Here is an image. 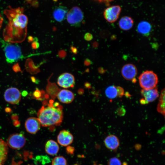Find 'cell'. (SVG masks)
Masks as SVG:
<instances>
[{
    "instance_id": "cell-1",
    "label": "cell",
    "mask_w": 165,
    "mask_h": 165,
    "mask_svg": "<svg viewBox=\"0 0 165 165\" xmlns=\"http://www.w3.org/2000/svg\"><path fill=\"white\" fill-rule=\"evenodd\" d=\"M23 8H13L9 6L3 13L9 20V23L4 30V40L12 43L23 41L27 35L28 20L24 13Z\"/></svg>"
},
{
    "instance_id": "cell-2",
    "label": "cell",
    "mask_w": 165,
    "mask_h": 165,
    "mask_svg": "<svg viewBox=\"0 0 165 165\" xmlns=\"http://www.w3.org/2000/svg\"><path fill=\"white\" fill-rule=\"evenodd\" d=\"M53 103L50 100L47 105L42 106L38 112L37 118L43 127L59 126L62 122V107L58 103Z\"/></svg>"
},
{
    "instance_id": "cell-3",
    "label": "cell",
    "mask_w": 165,
    "mask_h": 165,
    "mask_svg": "<svg viewBox=\"0 0 165 165\" xmlns=\"http://www.w3.org/2000/svg\"><path fill=\"white\" fill-rule=\"evenodd\" d=\"M0 41L8 63H12L23 58L21 49L16 43Z\"/></svg>"
},
{
    "instance_id": "cell-4",
    "label": "cell",
    "mask_w": 165,
    "mask_h": 165,
    "mask_svg": "<svg viewBox=\"0 0 165 165\" xmlns=\"http://www.w3.org/2000/svg\"><path fill=\"white\" fill-rule=\"evenodd\" d=\"M141 87L143 89H149L156 87L158 82L157 75L151 71L142 72L138 77Z\"/></svg>"
},
{
    "instance_id": "cell-5",
    "label": "cell",
    "mask_w": 165,
    "mask_h": 165,
    "mask_svg": "<svg viewBox=\"0 0 165 165\" xmlns=\"http://www.w3.org/2000/svg\"><path fill=\"white\" fill-rule=\"evenodd\" d=\"M66 17L69 24L72 26H77L83 20L84 15L79 7L74 6L68 11Z\"/></svg>"
},
{
    "instance_id": "cell-6",
    "label": "cell",
    "mask_w": 165,
    "mask_h": 165,
    "mask_svg": "<svg viewBox=\"0 0 165 165\" xmlns=\"http://www.w3.org/2000/svg\"><path fill=\"white\" fill-rule=\"evenodd\" d=\"M26 140L24 135L20 133L12 134L8 138V146L13 149H18L23 148L25 145Z\"/></svg>"
},
{
    "instance_id": "cell-7",
    "label": "cell",
    "mask_w": 165,
    "mask_h": 165,
    "mask_svg": "<svg viewBox=\"0 0 165 165\" xmlns=\"http://www.w3.org/2000/svg\"><path fill=\"white\" fill-rule=\"evenodd\" d=\"M121 11V7L118 5L113 6L106 8L104 12L105 18L108 22L112 23L118 19Z\"/></svg>"
},
{
    "instance_id": "cell-8",
    "label": "cell",
    "mask_w": 165,
    "mask_h": 165,
    "mask_svg": "<svg viewBox=\"0 0 165 165\" xmlns=\"http://www.w3.org/2000/svg\"><path fill=\"white\" fill-rule=\"evenodd\" d=\"M4 97L5 100L12 104H18L20 101L21 96L19 90L16 88L10 87L5 91Z\"/></svg>"
},
{
    "instance_id": "cell-9",
    "label": "cell",
    "mask_w": 165,
    "mask_h": 165,
    "mask_svg": "<svg viewBox=\"0 0 165 165\" xmlns=\"http://www.w3.org/2000/svg\"><path fill=\"white\" fill-rule=\"evenodd\" d=\"M57 83L59 86L64 88L72 87L74 86L75 79L72 75L65 72L59 76Z\"/></svg>"
},
{
    "instance_id": "cell-10",
    "label": "cell",
    "mask_w": 165,
    "mask_h": 165,
    "mask_svg": "<svg viewBox=\"0 0 165 165\" xmlns=\"http://www.w3.org/2000/svg\"><path fill=\"white\" fill-rule=\"evenodd\" d=\"M123 77L126 79L132 80L133 82L136 81L135 77L136 76L138 71L136 66L132 64H127L122 68L121 71Z\"/></svg>"
},
{
    "instance_id": "cell-11",
    "label": "cell",
    "mask_w": 165,
    "mask_h": 165,
    "mask_svg": "<svg viewBox=\"0 0 165 165\" xmlns=\"http://www.w3.org/2000/svg\"><path fill=\"white\" fill-rule=\"evenodd\" d=\"M74 137L72 134L65 130L61 131L57 137L58 143L63 146L70 145L72 143Z\"/></svg>"
},
{
    "instance_id": "cell-12",
    "label": "cell",
    "mask_w": 165,
    "mask_h": 165,
    "mask_svg": "<svg viewBox=\"0 0 165 165\" xmlns=\"http://www.w3.org/2000/svg\"><path fill=\"white\" fill-rule=\"evenodd\" d=\"M40 123L37 118L32 117L26 120L25 126L27 131L31 134H35L40 129Z\"/></svg>"
},
{
    "instance_id": "cell-13",
    "label": "cell",
    "mask_w": 165,
    "mask_h": 165,
    "mask_svg": "<svg viewBox=\"0 0 165 165\" xmlns=\"http://www.w3.org/2000/svg\"><path fill=\"white\" fill-rule=\"evenodd\" d=\"M57 97L60 102L64 104H69L74 100L75 96L71 91L64 89L60 90L58 93Z\"/></svg>"
},
{
    "instance_id": "cell-14",
    "label": "cell",
    "mask_w": 165,
    "mask_h": 165,
    "mask_svg": "<svg viewBox=\"0 0 165 165\" xmlns=\"http://www.w3.org/2000/svg\"><path fill=\"white\" fill-rule=\"evenodd\" d=\"M143 99L148 103L155 101L159 96V94L157 88L149 89H142L141 92Z\"/></svg>"
},
{
    "instance_id": "cell-15",
    "label": "cell",
    "mask_w": 165,
    "mask_h": 165,
    "mask_svg": "<svg viewBox=\"0 0 165 165\" xmlns=\"http://www.w3.org/2000/svg\"><path fill=\"white\" fill-rule=\"evenodd\" d=\"M68 12V10L66 7L64 6H59L54 9L53 16L56 20L61 22L66 17Z\"/></svg>"
},
{
    "instance_id": "cell-16",
    "label": "cell",
    "mask_w": 165,
    "mask_h": 165,
    "mask_svg": "<svg viewBox=\"0 0 165 165\" xmlns=\"http://www.w3.org/2000/svg\"><path fill=\"white\" fill-rule=\"evenodd\" d=\"M104 143L106 147L111 150H115L117 148L119 145L118 138L113 135L107 136L104 140Z\"/></svg>"
},
{
    "instance_id": "cell-17",
    "label": "cell",
    "mask_w": 165,
    "mask_h": 165,
    "mask_svg": "<svg viewBox=\"0 0 165 165\" xmlns=\"http://www.w3.org/2000/svg\"><path fill=\"white\" fill-rule=\"evenodd\" d=\"M59 150V145L54 140H50L46 143L45 150L48 154L51 156L55 155L58 153Z\"/></svg>"
},
{
    "instance_id": "cell-18",
    "label": "cell",
    "mask_w": 165,
    "mask_h": 165,
    "mask_svg": "<svg viewBox=\"0 0 165 165\" xmlns=\"http://www.w3.org/2000/svg\"><path fill=\"white\" fill-rule=\"evenodd\" d=\"M134 20L131 17L127 16L122 17L119 22V28L124 31H128L131 29L133 26Z\"/></svg>"
},
{
    "instance_id": "cell-19",
    "label": "cell",
    "mask_w": 165,
    "mask_h": 165,
    "mask_svg": "<svg viewBox=\"0 0 165 165\" xmlns=\"http://www.w3.org/2000/svg\"><path fill=\"white\" fill-rule=\"evenodd\" d=\"M152 29L151 24L148 22L143 21L140 22L137 27L138 32L145 36L148 35L151 33Z\"/></svg>"
},
{
    "instance_id": "cell-20",
    "label": "cell",
    "mask_w": 165,
    "mask_h": 165,
    "mask_svg": "<svg viewBox=\"0 0 165 165\" xmlns=\"http://www.w3.org/2000/svg\"><path fill=\"white\" fill-rule=\"evenodd\" d=\"M8 149L6 143L0 138V165L3 164L6 161L8 155Z\"/></svg>"
},
{
    "instance_id": "cell-21",
    "label": "cell",
    "mask_w": 165,
    "mask_h": 165,
    "mask_svg": "<svg viewBox=\"0 0 165 165\" xmlns=\"http://www.w3.org/2000/svg\"><path fill=\"white\" fill-rule=\"evenodd\" d=\"M165 89L164 88L161 92L157 108V111L163 116H165Z\"/></svg>"
},
{
    "instance_id": "cell-22",
    "label": "cell",
    "mask_w": 165,
    "mask_h": 165,
    "mask_svg": "<svg viewBox=\"0 0 165 165\" xmlns=\"http://www.w3.org/2000/svg\"><path fill=\"white\" fill-rule=\"evenodd\" d=\"M106 96L110 99H113L117 97L116 86H112L107 87L105 91Z\"/></svg>"
},
{
    "instance_id": "cell-23",
    "label": "cell",
    "mask_w": 165,
    "mask_h": 165,
    "mask_svg": "<svg viewBox=\"0 0 165 165\" xmlns=\"http://www.w3.org/2000/svg\"><path fill=\"white\" fill-rule=\"evenodd\" d=\"M52 165H67V161L63 156H57L52 160Z\"/></svg>"
},
{
    "instance_id": "cell-24",
    "label": "cell",
    "mask_w": 165,
    "mask_h": 165,
    "mask_svg": "<svg viewBox=\"0 0 165 165\" xmlns=\"http://www.w3.org/2000/svg\"><path fill=\"white\" fill-rule=\"evenodd\" d=\"M109 165H122L120 161L116 157L111 158L108 162Z\"/></svg>"
},
{
    "instance_id": "cell-25",
    "label": "cell",
    "mask_w": 165,
    "mask_h": 165,
    "mask_svg": "<svg viewBox=\"0 0 165 165\" xmlns=\"http://www.w3.org/2000/svg\"><path fill=\"white\" fill-rule=\"evenodd\" d=\"M117 90V97H122L124 94V90L122 87L119 86H116Z\"/></svg>"
},
{
    "instance_id": "cell-26",
    "label": "cell",
    "mask_w": 165,
    "mask_h": 165,
    "mask_svg": "<svg viewBox=\"0 0 165 165\" xmlns=\"http://www.w3.org/2000/svg\"><path fill=\"white\" fill-rule=\"evenodd\" d=\"M117 114L120 116H123L126 113V111L124 108L121 107L119 108L117 110Z\"/></svg>"
},
{
    "instance_id": "cell-27",
    "label": "cell",
    "mask_w": 165,
    "mask_h": 165,
    "mask_svg": "<svg viewBox=\"0 0 165 165\" xmlns=\"http://www.w3.org/2000/svg\"><path fill=\"white\" fill-rule=\"evenodd\" d=\"M84 38L86 41H90L93 39V36L90 33H87L85 34Z\"/></svg>"
},
{
    "instance_id": "cell-28",
    "label": "cell",
    "mask_w": 165,
    "mask_h": 165,
    "mask_svg": "<svg viewBox=\"0 0 165 165\" xmlns=\"http://www.w3.org/2000/svg\"><path fill=\"white\" fill-rule=\"evenodd\" d=\"M33 95L37 99L40 97L41 96V92L38 90H36L33 93Z\"/></svg>"
},
{
    "instance_id": "cell-29",
    "label": "cell",
    "mask_w": 165,
    "mask_h": 165,
    "mask_svg": "<svg viewBox=\"0 0 165 165\" xmlns=\"http://www.w3.org/2000/svg\"><path fill=\"white\" fill-rule=\"evenodd\" d=\"M95 1L101 3H107L113 1L114 0H94Z\"/></svg>"
},
{
    "instance_id": "cell-30",
    "label": "cell",
    "mask_w": 165,
    "mask_h": 165,
    "mask_svg": "<svg viewBox=\"0 0 165 165\" xmlns=\"http://www.w3.org/2000/svg\"><path fill=\"white\" fill-rule=\"evenodd\" d=\"M3 22V18L1 15L0 13V29L2 26Z\"/></svg>"
},
{
    "instance_id": "cell-31",
    "label": "cell",
    "mask_w": 165,
    "mask_h": 165,
    "mask_svg": "<svg viewBox=\"0 0 165 165\" xmlns=\"http://www.w3.org/2000/svg\"><path fill=\"white\" fill-rule=\"evenodd\" d=\"M140 102L141 104H148L147 102L143 98L140 100Z\"/></svg>"
},
{
    "instance_id": "cell-32",
    "label": "cell",
    "mask_w": 165,
    "mask_h": 165,
    "mask_svg": "<svg viewBox=\"0 0 165 165\" xmlns=\"http://www.w3.org/2000/svg\"><path fill=\"white\" fill-rule=\"evenodd\" d=\"M85 63L87 65H89L91 63L90 61L89 60H86L85 61Z\"/></svg>"
},
{
    "instance_id": "cell-33",
    "label": "cell",
    "mask_w": 165,
    "mask_h": 165,
    "mask_svg": "<svg viewBox=\"0 0 165 165\" xmlns=\"http://www.w3.org/2000/svg\"><path fill=\"white\" fill-rule=\"evenodd\" d=\"M72 51L74 53H76L77 51L76 49L75 48H72Z\"/></svg>"
},
{
    "instance_id": "cell-34",
    "label": "cell",
    "mask_w": 165,
    "mask_h": 165,
    "mask_svg": "<svg viewBox=\"0 0 165 165\" xmlns=\"http://www.w3.org/2000/svg\"><path fill=\"white\" fill-rule=\"evenodd\" d=\"M97 165L96 164H94V165Z\"/></svg>"
}]
</instances>
